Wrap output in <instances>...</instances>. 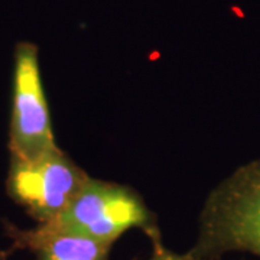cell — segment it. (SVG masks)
<instances>
[{
	"instance_id": "3957f363",
	"label": "cell",
	"mask_w": 260,
	"mask_h": 260,
	"mask_svg": "<svg viewBox=\"0 0 260 260\" xmlns=\"http://www.w3.org/2000/svg\"><path fill=\"white\" fill-rule=\"evenodd\" d=\"M88 175L59 148L30 160L10 158L6 191L38 224L54 220L73 201Z\"/></svg>"
},
{
	"instance_id": "7a4b0ae2",
	"label": "cell",
	"mask_w": 260,
	"mask_h": 260,
	"mask_svg": "<svg viewBox=\"0 0 260 260\" xmlns=\"http://www.w3.org/2000/svg\"><path fill=\"white\" fill-rule=\"evenodd\" d=\"M230 251L260 256V159L239 168L211 192L189 253L214 260Z\"/></svg>"
},
{
	"instance_id": "5b68a950",
	"label": "cell",
	"mask_w": 260,
	"mask_h": 260,
	"mask_svg": "<svg viewBox=\"0 0 260 260\" xmlns=\"http://www.w3.org/2000/svg\"><path fill=\"white\" fill-rule=\"evenodd\" d=\"M8 237L12 240L10 251L32 250L38 260H109L110 244L95 242L73 234H45L37 229L20 230L6 224Z\"/></svg>"
},
{
	"instance_id": "8992f818",
	"label": "cell",
	"mask_w": 260,
	"mask_h": 260,
	"mask_svg": "<svg viewBox=\"0 0 260 260\" xmlns=\"http://www.w3.org/2000/svg\"><path fill=\"white\" fill-rule=\"evenodd\" d=\"M149 260H211V259H203V257H198L191 254L189 251L185 254H177L174 251L168 250L164 247L162 242L153 243V254Z\"/></svg>"
},
{
	"instance_id": "277c9868",
	"label": "cell",
	"mask_w": 260,
	"mask_h": 260,
	"mask_svg": "<svg viewBox=\"0 0 260 260\" xmlns=\"http://www.w3.org/2000/svg\"><path fill=\"white\" fill-rule=\"evenodd\" d=\"M9 149L12 158L30 160L58 148L44 93L37 45L19 42L15 51Z\"/></svg>"
},
{
	"instance_id": "6da1fadb",
	"label": "cell",
	"mask_w": 260,
	"mask_h": 260,
	"mask_svg": "<svg viewBox=\"0 0 260 260\" xmlns=\"http://www.w3.org/2000/svg\"><path fill=\"white\" fill-rule=\"evenodd\" d=\"M45 234H73L110 244L132 229H140L152 243L160 242L156 217L129 186L88 178L73 201L54 220L38 224Z\"/></svg>"
}]
</instances>
